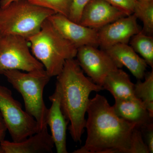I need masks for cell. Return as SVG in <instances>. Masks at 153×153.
Instances as JSON below:
<instances>
[{
    "instance_id": "11",
    "label": "cell",
    "mask_w": 153,
    "mask_h": 153,
    "mask_svg": "<svg viewBox=\"0 0 153 153\" xmlns=\"http://www.w3.org/2000/svg\"><path fill=\"white\" fill-rule=\"evenodd\" d=\"M128 15L106 0H91L82 11L79 25L99 30Z\"/></svg>"
},
{
    "instance_id": "12",
    "label": "cell",
    "mask_w": 153,
    "mask_h": 153,
    "mask_svg": "<svg viewBox=\"0 0 153 153\" xmlns=\"http://www.w3.org/2000/svg\"><path fill=\"white\" fill-rule=\"evenodd\" d=\"M52 102L48 109L47 123L51 131L54 145L57 153H67L66 131L69 122L64 116L60 105V91L56 85L54 93L49 96Z\"/></svg>"
},
{
    "instance_id": "23",
    "label": "cell",
    "mask_w": 153,
    "mask_h": 153,
    "mask_svg": "<svg viewBox=\"0 0 153 153\" xmlns=\"http://www.w3.org/2000/svg\"><path fill=\"white\" fill-rule=\"evenodd\" d=\"M111 4L121 9L128 16L133 13L135 0H106Z\"/></svg>"
},
{
    "instance_id": "16",
    "label": "cell",
    "mask_w": 153,
    "mask_h": 153,
    "mask_svg": "<svg viewBox=\"0 0 153 153\" xmlns=\"http://www.w3.org/2000/svg\"><path fill=\"white\" fill-rule=\"evenodd\" d=\"M102 87L104 90L109 91L115 99L137 98L134 94V84L128 74L121 68L114 70L107 76Z\"/></svg>"
},
{
    "instance_id": "13",
    "label": "cell",
    "mask_w": 153,
    "mask_h": 153,
    "mask_svg": "<svg viewBox=\"0 0 153 153\" xmlns=\"http://www.w3.org/2000/svg\"><path fill=\"white\" fill-rule=\"evenodd\" d=\"M0 146L4 153H52L55 145L47 127L19 142L4 140Z\"/></svg>"
},
{
    "instance_id": "26",
    "label": "cell",
    "mask_w": 153,
    "mask_h": 153,
    "mask_svg": "<svg viewBox=\"0 0 153 153\" xmlns=\"http://www.w3.org/2000/svg\"><path fill=\"white\" fill-rule=\"evenodd\" d=\"M19 1V0H1L0 1V7H5L8 5L9 4L15 1Z\"/></svg>"
},
{
    "instance_id": "9",
    "label": "cell",
    "mask_w": 153,
    "mask_h": 153,
    "mask_svg": "<svg viewBox=\"0 0 153 153\" xmlns=\"http://www.w3.org/2000/svg\"><path fill=\"white\" fill-rule=\"evenodd\" d=\"M134 15L123 17L98 30L99 46L102 50L118 44H126L141 31Z\"/></svg>"
},
{
    "instance_id": "21",
    "label": "cell",
    "mask_w": 153,
    "mask_h": 153,
    "mask_svg": "<svg viewBox=\"0 0 153 153\" xmlns=\"http://www.w3.org/2000/svg\"><path fill=\"white\" fill-rule=\"evenodd\" d=\"M131 153H149V149L139 129L134 130L132 136Z\"/></svg>"
},
{
    "instance_id": "7",
    "label": "cell",
    "mask_w": 153,
    "mask_h": 153,
    "mask_svg": "<svg viewBox=\"0 0 153 153\" xmlns=\"http://www.w3.org/2000/svg\"><path fill=\"white\" fill-rule=\"evenodd\" d=\"M28 44L22 36L0 35V74L13 69L29 72L44 69L31 54Z\"/></svg>"
},
{
    "instance_id": "2",
    "label": "cell",
    "mask_w": 153,
    "mask_h": 153,
    "mask_svg": "<svg viewBox=\"0 0 153 153\" xmlns=\"http://www.w3.org/2000/svg\"><path fill=\"white\" fill-rule=\"evenodd\" d=\"M57 76L56 85L60 91L62 112L70 123L69 133L74 142L81 143L89 95L92 91L99 92L104 89L84 75L74 58L66 60Z\"/></svg>"
},
{
    "instance_id": "1",
    "label": "cell",
    "mask_w": 153,
    "mask_h": 153,
    "mask_svg": "<svg viewBox=\"0 0 153 153\" xmlns=\"http://www.w3.org/2000/svg\"><path fill=\"white\" fill-rule=\"evenodd\" d=\"M86 113L87 137L84 146L73 153H131L136 126L118 116L106 98L96 94Z\"/></svg>"
},
{
    "instance_id": "5",
    "label": "cell",
    "mask_w": 153,
    "mask_h": 153,
    "mask_svg": "<svg viewBox=\"0 0 153 153\" xmlns=\"http://www.w3.org/2000/svg\"><path fill=\"white\" fill-rule=\"evenodd\" d=\"M55 12L28 0L0 7V35H13L27 39L40 31L43 22Z\"/></svg>"
},
{
    "instance_id": "18",
    "label": "cell",
    "mask_w": 153,
    "mask_h": 153,
    "mask_svg": "<svg viewBox=\"0 0 153 153\" xmlns=\"http://www.w3.org/2000/svg\"><path fill=\"white\" fill-rule=\"evenodd\" d=\"M144 82L138 79L134 84L136 97L141 100L150 114L153 117V71L146 73Z\"/></svg>"
},
{
    "instance_id": "15",
    "label": "cell",
    "mask_w": 153,
    "mask_h": 153,
    "mask_svg": "<svg viewBox=\"0 0 153 153\" xmlns=\"http://www.w3.org/2000/svg\"><path fill=\"white\" fill-rule=\"evenodd\" d=\"M103 50L121 67L126 66L137 80L144 78L148 65L128 44H116Z\"/></svg>"
},
{
    "instance_id": "22",
    "label": "cell",
    "mask_w": 153,
    "mask_h": 153,
    "mask_svg": "<svg viewBox=\"0 0 153 153\" xmlns=\"http://www.w3.org/2000/svg\"><path fill=\"white\" fill-rule=\"evenodd\" d=\"M91 0H73L68 18L72 22L79 24L82 11Z\"/></svg>"
},
{
    "instance_id": "24",
    "label": "cell",
    "mask_w": 153,
    "mask_h": 153,
    "mask_svg": "<svg viewBox=\"0 0 153 153\" xmlns=\"http://www.w3.org/2000/svg\"><path fill=\"white\" fill-rule=\"evenodd\" d=\"M142 134L145 136L146 143L147 146L149 153L153 152V124L141 130Z\"/></svg>"
},
{
    "instance_id": "25",
    "label": "cell",
    "mask_w": 153,
    "mask_h": 153,
    "mask_svg": "<svg viewBox=\"0 0 153 153\" xmlns=\"http://www.w3.org/2000/svg\"><path fill=\"white\" fill-rule=\"evenodd\" d=\"M7 130V129L5 123L0 112V144L2 141L4 140ZM0 153H4L1 146H0Z\"/></svg>"
},
{
    "instance_id": "3",
    "label": "cell",
    "mask_w": 153,
    "mask_h": 153,
    "mask_svg": "<svg viewBox=\"0 0 153 153\" xmlns=\"http://www.w3.org/2000/svg\"><path fill=\"white\" fill-rule=\"evenodd\" d=\"M33 56L42 64L50 77L57 76L66 60L76 57L77 49L61 36L48 19L40 31L28 38Z\"/></svg>"
},
{
    "instance_id": "8",
    "label": "cell",
    "mask_w": 153,
    "mask_h": 153,
    "mask_svg": "<svg viewBox=\"0 0 153 153\" xmlns=\"http://www.w3.org/2000/svg\"><path fill=\"white\" fill-rule=\"evenodd\" d=\"M76 57L83 72L95 84L102 87L105 77L110 72L122 68L104 50H100L94 46L79 47Z\"/></svg>"
},
{
    "instance_id": "20",
    "label": "cell",
    "mask_w": 153,
    "mask_h": 153,
    "mask_svg": "<svg viewBox=\"0 0 153 153\" xmlns=\"http://www.w3.org/2000/svg\"><path fill=\"white\" fill-rule=\"evenodd\" d=\"M33 4L49 9L68 17L73 0H28Z\"/></svg>"
},
{
    "instance_id": "17",
    "label": "cell",
    "mask_w": 153,
    "mask_h": 153,
    "mask_svg": "<svg viewBox=\"0 0 153 153\" xmlns=\"http://www.w3.org/2000/svg\"><path fill=\"white\" fill-rule=\"evenodd\" d=\"M130 44L134 50L142 57L148 65L153 68V37L140 32L133 36Z\"/></svg>"
},
{
    "instance_id": "14",
    "label": "cell",
    "mask_w": 153,
    "mask_h": 153,
    "mask_svg": "<svg viewBox=\"0 0 153 153\" xmlns=\"http://www.w3.org/2000/svg\"><path fill=\"white\" fill-rule=\"evenodd\" d=\"M114 109L118 116L140 130L153 124V117L139 99H115Z\"/></svg>"
},
{
    "instance_id": "10",
    "label": "cell",
    "mask_w": 153,
    "mask_h": 153,
    "mask_svg": "<svg viewBox=\"0 0 153 153\" xmlns=\"http://www.w3.org/2000/svg\"><path fill=\"white\" fill-rule=\"evenodd\" d=\"M48 19L60 35L77 49L87 45L99 46L98 30L84 27L60 14H53Z\"/></svg>"
},
{
    "instance_id": "19",
    "label": "cell",
    "mask_w": 153,
    "mask_h": 153,
    "mask_svg": "<svg viewBox=\"0 0 153 153\" xmlns=\"http://www.w3.org/2000/svg\"><path fill=\"white\" fill-rule=\"evenodd\" d=\"M133 14L143 24L141 32L146 35L152 36L153 33V1H136Z\"/></svg>"
},
{
    "instance_id": "6",
    "label": "cell",
    "mask_w": 153,
    "mask_h": 153,
    "mask_svg": "<svg viewBox=\"0 0 153 153\" xmlns=\"http://www.w3.org/2000/svg\"><path fill=\"white\" fill-rule=\"evenodd\" d=\"M0 112L13 141L19 142L39 131L36 120L24 111L12 91L0 85Z\"/></svg>"
},
{
    "instance_id": "27",
    "label": "cell",
    "mask_w": 153,
    "mask_h": 153,
    "mask_svg": "<svg viewBox=\"0 0 153 153\" xmlns=\"http://www.w3.org/2000/svg\"><path fill=\"white\" fill-rule=\"evenodd\" d=\"M136 1L141 2H150L153 1V0H135Z\"/></svg>"
},
{
    "instance_id": "4",
    "label": "cell",
    "mask_w": 153,
    "mask_h": 153,
    "mask_svg": "<svg viewBox=\"0 0 153 153\" xmlns=\"http://www.w3.org/2000/svg\"><path fill=\"white\" fill-rule=\"evenodd\" d=\"M24 100L25 111L36 120L39 131L47 127L48 108L43 98L44 88L51 78L45 69L29 71L8 70L3 74Z\"/></svg>"
}]
</instances>
